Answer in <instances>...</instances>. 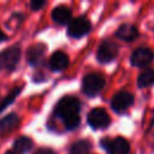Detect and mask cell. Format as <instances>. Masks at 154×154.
Segmentation results:
<instances>
[{"instance_id":"obj_20","label":"cell","mask_w":154,"mask_h":154,"mask_svg":"<svg viewBox=\"0 0 154 154\" xmlns=\"http://www.w3.org/2000/svg\"><path fill=\"white\" fill-rule=\"evenodd\" d=\"M35 154H54V152L52 149H49V148H41Z\"/></svg>"},{"instance_id":"obj_16","label":"cell","mask_w":154,"mask_h":154,"mask_svg":"<svg viewBox=\"0 0 154 154\" xmlns=\"http://www.w3.org/2000/svg\"><path fill=\"white\" fill-rule=\"evenodd\" d=\"M91 148V144L87 140H79L75 142L70 148V154H87Z\"/></svg>"},{"instance_id":"obj_13","label":"cell","mask_w":154,"mask_h":154,"mask_svg":"<svg viewBox=\"0 0 154 154\" xmlns=\"http://www.w3.org/2000/svg\"><path fill=\"white\" fill-rule=\"evenodd\" d=\"M52 19L58 24H66L71 19V11L66 6H58L52 12Z\"/></svg>"},{"instance_id":"obj_14","label":"cell","mask_w":154,"mask_h":154,"mask_svg":"<svg viewBox=\"0 0 154 154\" xmlns=\"http://www.w3.org/2000/svg\"><path fill=\"white\" fill-rule=\"evenodd\" d=\"M32 148V141L29 137H18L13 143V150L17 153H26Z\"/></svg>"},{"instance_id":"obj_8","label":"cell","mask_w":154,"mask_h":154,"mask_svg":"<svg viewBox=\"0 0 154 154\" xmlns=\"http://www.w3.org/2000/svg\"><path fill=\"white\" fill-rule=\"evenodd\" d=\"M132 103H134V96L129 91H118L111 101V106L113 111L117 113L125 112Z\"/></svg>"},{"instance_id":"obj_22","label":"cell","mask_w":154,"mask_h":154,"mask_svg":"<svg viewBox=\"0 0 154 154\" xmlns=\"http://www.w3.org/2000/svg\"><path fill=\"white\" fill-rule=\"evenodd\" d=\"M6 154H18L16 150H8V152H6Z\"/></svg>"},{"instance_id":"obj_23","label":"cell","mask_w":154,"mask_h":154,"mask_svg":"<svg viewBox=\"0 0 154 154\" xmlns=\"http://www.w3.org/2000/svg\"><path fill=\"white\" fill-rule=\"evenodd\" d=\"M153 123H154V120H153Z\"/></svg>"},{"instance_id":"obj_19","label":"cell","mask_w":154,"mask_h":154,"mask_svg":"<svg viewBox=\"0 0 154 154\" xmlns=\"http://www.w3.org/2000/svg\"><path fill=\"white\" fill-rule=\"evenodd\" d=\"M43 5H45V1H42V0H34V1L30 2V7H31V10H35V11L40 10Z\"/></svg>"},{"instance_id":"obj_9","label":"cell","mask_w":154,"mask_h":154,"mask_svg":"<svg viewBox=\"0 0 154 154\" xmlns=\"http://www.w3.org/2000/svg\"><path fill=\"white\" fill-rule=\"evenodd\" d=\"M154 58V53L152 49L147 48V47H141L137 48L132 55H131V64L134 66H138V67H143L147 66L152 63Z\"/></svg>"},{"instance_id":"obj_4","label":"cell","mask_w":154,"mask_h":154,"mask_svg":"<svg viewBox=\"0 0 154 154\" xmlns=\"http://www.w3.org/2000/svg\"><path fill=\"white\" fill-rule=\"evenodd\" d=\"M100 143L108 154H128L130 150L129 142L123 137L103 138Z\"/></svg>"},{"instance_id":"obj_3","label":"cell","mask_w":154,"mask_h":154,"mask_svg":"<svg viewBox=\"0 0 154 154\" xmlns=\"http://www.w3.org/2000/svg\"><path fill=\"white\" fill-rule=\"evenodd\" d=\"M20 58L18 47H10L0 53V71H12L17 66Z\"/></svg>"},{"instance_id":"obj_7","label":"cell","mask_w":154,"mask_h":154,"mask_svg":"<svg viewBox=\"0 0 154 154\" xmlns=\"http://www.w3.org/2000/svg\"><path fill=\"white\" fill-rule=\"evenodd\" d=\"M118 54V46L112 41H103L96 53V58L100 63H109L114 60V58Z\"/></svg>"},{"instance_id":"obj_2","label":"cell","mask_w":154,"mask_h":154,"mask_svg":"<svg viewBox=\"0 0 154 154\" xmlns=\"http://www.w3.org/2000/svg\"><path fill=\"white\" fill-rule=\"evenodd\" d=\"M105 87V78L99 75V73H88L84 79H83V84H82V89L83 93L88 96H95L97 95L102 88Z\"/></svg>"},{"instance_id":"obj_5","label":"cell","mask_w":154,"mask_h":154,"mask_svg":"<svg viewBox=\"0 0 154 154\" xmlns=\"http://www.w3.org/2000/svg\"><path fill=\"white\" fill-rule=\"evenodd\" d=\"M88 124L93 129H105L108 126L111 119L103 108H94L88 113Z\"/></svg>"},{"instance_id":"obj_21","label":"cell","mask_w":154,"mask_h":154,"mask_svg":"<svg viewBox=\"0 0 154 154\" xmlns=\"http://www.w3.org/2000/svg\"><path fill=\"white\" fill-rule=\"evenodd\" d=\"M6 40V35L0 30V42H2V41H5Z\"/></svg>"},{"instance_id":"obj_17","label":"cell","mask_w":154,"mask_h":154,"mask_svg":"<svg viewBox=\"0 0 154 154\" xmlns=\"http://www.w3.org/2000/svg\"><path fill=\"white\" fill-rule=\"evenodd\" d=\"M17 123H18V117L16 114L11 113L0 120V131H7L11 128H13L14 125H17Z\"/></svg>"},{"instance_id":"obj_11","label":"cell","mask_w":154,"mask_h":154,"mask_svg":"<svg viewBox=\"0 0 154 154\" xmlns=\"http://www.w3.org/2000/svg\"><path fill=\"white\" fill-rule=\"evenodd\" d=\"M45 52L46 48L43 45H35L31 46L28 51V60L32 66H38L42 64L43 61V57H45Z\"/></svg>"},{"instance_id":"obj_15","label":"cell","mask_w":154,"mask_h":154,"mask_svg":"<svg viewBox=\"0 0 154 154\" xmlns=\"http://www.w3.org/2000/svg\"><path fill=\"white\" fill-rule=\"evenodd\" d=\"M153 83H154V69H147L138 75V78H137L138 87L146 88L152 85Z\"/></svg>"},{"instance_id":"obj_1","label":"cell","mask_w":154,"mask_h":154,"mask_svg":"<svg viewBox=\"0 0 154 154\" xmlns=\"http://www.w3.org/2000/svg\"><path fill=\"white\" fill-rule=\"evenodd\" d=\"M79 109H81V103L79 100L75 96H64L55 106L54 114L60 118L66 129L72 130L76 129L77 125L79 124Z\"/></svg>"},{"instance_id":"obj_10","label":"cell","mask_w":154,"mask_h":154,"mask_svg":"<svg viewBox=\"0 0 154 154\" xmlns=\"http://www.w3.org/2000/svg\"><path fill=\"white\" fill-rule=\"evenodd\" d=\"M69 65V57L66 53L61 51H57L55 53L52 54L49 59V67L53 71H61L66 69Z\"/></svg>"},{"instance_id":"obj_6","label":"cell","mask_w":154,"mask_h":154,"mask_svg":"<svg viewBox=\"0 0 154 154\" xmlns=\"http://www.w3.org/2000/svg\"><path fill=\"white\" fill-rule=\"evenodd\" d=\"M90 28H91V24L87 18L77 17L71 20L69 29H67V34H69V36H71L73 38H78V37L87 35L89 32Z\"/></svg>"},{"instance_id":"obj_18","label":"cell","mask_w":154,"mask_h":154,"mask_svg":"<svg viewBox=\"0 0 154 154\" xmlns=\"http://www.w3.org/2000/svg\"><path fill=\"white\" fill-rule=\"evenodd\" d=\"M20 90H22V88L20 87H18V88H16V89H13L6 97H5V100H2L1 102H0V112L4 109V108H6L7 107V105H10L14 99H16V96L20 93Z\"/></svg>"},{"instance_id":"obj_12","label":"cell","mask_w":154,"mask_h":154,"mask_svg":"<svg viewBox=\"0 0 154 154\" xmlns=\"http://www.w3.org/2000/svg\"><path fill=\"white\" fill-rule=\"evenodd\" d=\"M116 36L123 41H134L138 36V30L132 24H123L116 31Z\"/></svg>"}]
</instances>
